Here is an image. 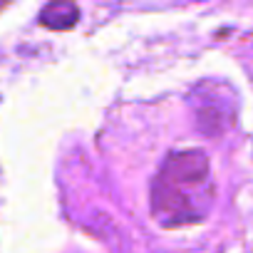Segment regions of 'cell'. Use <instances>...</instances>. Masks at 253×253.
Returning a JSON list of instances; mask_svg holds the SVG:
<instances>
[{
    "instance_id": "1",
    "label": "cell",
    "mask_w": 253,
    "mask_h": 253,
    "mask_svg": "<svg viewBox=\"0 0 253 253\" xmlns=\"http://www.w3.org/2000/svg\"><path fill=\"white\" fill-rule=\"evenodd\" d=\"M211 167L199 149L171 152L152 181V213L164 228L196 223L211 204Z\"/></svg>"
},
{
    "instance_id": "2",
    "label": "cell",
    "mask_w": 253,
    "mask_h": 253,
    "mask_svg": "<svg viewBox=\"0 0 253 253\" xmlns=\"http://www.w3.org/2000/svg\"><path fill=\"white\" fill-rule=\"evenodd\" d=\"M38 20H40V25H45L50 30H70L80 20V8L75 3H65V0H60V3L45 5Z\"/></svg>"
}]
</instances>
